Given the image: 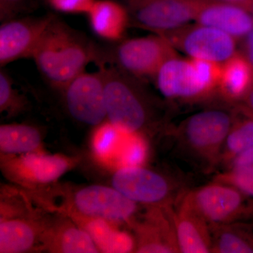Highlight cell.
<instances>
[{
    "label": "cell",
    "mask_w": 253,
    "mask_h": 253,
    "mask_svg": "<svg viewBox=\"0 0 253 253\" xmlns=\"http://www.w3.org/2000/svg\"><path fill=\"white\" fill-rule=\"evenodd\" d=\"M105 57L86 36L53 17L31 58L50 85L63 90L86 65L102 63Z\"/></svg>",
    "instance_id": "6da1fadb"
},
{
    "label": "cell",
    "mask_w": 253,
    "mask_h": 253,
    "mask_svg": "<svg viewBox=\"0 0 253 253\" xmlns=\"http://www.w3.org/2000/svg\"><path fill=\"white\" fill-rule=\"evenodd\" d=\"M107 121L126 133L146 135L158 126L156 106L134 76L120 68H101Z\"/></svg>",
    "instance_id": "7a4b0ae2"
},
{
    "label": "cell",
    "mask_w": 253,
    "mask_h": 253,
    "mask_svg": "<svg viewBox=\"0 0 253 253\" xmlns=\"http://www.w3.org/2000/svg\"><path fill=\"white\" fill-rule=\"evenodd\" d=\"M50 199L40 200L41 202L49 200H61L59 204L49 211L70 216L104 219L113 224L129 222L134 217L139 204L126 198L113 186L91 184L76 188L50 186Z\"/></svg>",
    "instance_id": "3957f363"
},
{
    "label": "cell",
    "mask_w": 253,
    "mask_h": 253,
    "mask_svg": "<svg viewBox=\"0 0 253 253\" xmlns=\"http://www.w3.org/2000/svg\"><path fill=\"white\" fill-rule=\"evenodd\" d=\"M235 116L236 111L223 109L195 113L178 126L176 143L183 152L206 169H212L220 164L223 147Z\"/></svg>",
    "instance_id": "277c9868"
},
{
    "label": "cell",
    "mask_w": 253,
    "mask_h": 253,
    "mask_svg": "<svg viewBox=\"0 0 253 253\" xmlns=\"http://www.w3.org/2000/svg\"><path fill=\"white\" fill-rule=\"evenodd\" d=\"M220 74L219 63L177 56L165 63L154 78L166 99L195 102L218 91Z\"/></svg>",
    "instance_id": "5b68a950"
},
{
    "label": "cell",
    "mask_w": 253,
    "mask_h": 253,
    "mask_svg": "<svg viewBox=\"0 0 253 253\" xmlns=\"http://www.w3.org/2000/svg\"><path fill=\"white\" fill-rule=\"evenodd\" d=\"M78 162L76 157L47 154L44 151L19 156H1V169L9 180L36 193L57 182Z\"/></svg>",
    "instance_id": "8992f818"
},
{
    "label": "cell",
    "mask_w": 253,
    "mask_h": 253,
    "mask_svg": "<svg viewBox=\"0 0 253 253\" xmlns=\"http://www.w3.org/2000/svg\"><path fill=\"white\" fill-rule=\"evenodd\" d=\"M111 186L146 207H173L185 192L172 178L144 166L117 168L111 177Z\"/></svg>",
    "instance_id": "52a82bcc"
},
{
    "label": "cell",
    "mask_w": 253,
    "mask_h": 253,
    "mask_svg": "<svg viewBox=\"0 0 253 253\" xmlns=\"http://www.w3.org/2000/svg\"><path fill=\"white\" fill-rule=\"evenodd\" d=\"M185 195L210 224L253 221V198L228 184L212 181Z\"/></svg>",
    "instance_id": "ba28073f"
},
{
    "label": "cell",
    "mask_w": 253,
    "mask_h": 253,
    "mask_svg": "<svg viewBox=\"0 0 253 253\" xmlns=\"http://www.w3.org/2000/svg\"><path fill=\"white\" fill-rule=\"evenodd\" d=\"M130 20L144 29L164 34L189 24L209 0H125Z\"/></svg>",
    "instance_id": "9c48e42d"
},
{
    "label": "cell",
    "mask_w": 253,
    "mask_h": 253,
    "mask_svg": "<svg viewBox=\"0 0 253 253\" xmlns=\"http://www.w3.org/2000/svg\"><path fill=\"white\" fill-rule=\"evenodd\" d=\"M177 56L175 48L162 35L141 37L123 42L113 59L118 67L135 78H155L168 60Z\"/></svg>",
    "instance_id": "30bf717a"
},
{
    "label": "cell",
    "mask_w": 253,
    "mask_h": 253,
    "mask_svg": "<svg viewBox=\"0 0 253 253\" xmlns=\"http://www.w3.org/2000/svg\"><path fill=\"white\" fill-rule=\"evenodd\" d=\"M160 35V34H159ZM191 59L224 63L236 51V40L224 32L196 23L161 34Z\"/></svg>",
    "instance_id": "8fae6325"
},
{
    "label": "cell",
    "mask_w": 253,
    "mask_h": 253,
    "mask_svg": "<svg viewBox=\"0 0 253 253\" xmlns=\"http://www.w3.org/2000/svg\"><path fill=\"white\" fill-rule=\"evenodd\" d=\"M62 91L68 112L78 122L96 126L107 120L104 79L101 70L82 73Z\"/></svg>",
    "instance_id": "7c38bea8"
},
{
    "label": "cell",
    "mask_w": 253,
    "mask_h": 253,
    "mask_svg": "<svg viewBox=\"0 0 253 253\" xmlns=\"http://www.w3.org/2000/svg\"><path fill=\"white\" fill-rule=\"evenodd\" d=\"M135 240L134 253H180L176 239L174 208L147 206L140 219L129 223Z\"/></svg>",
    "instance_id": "4fadbf2b"
},
{
    "label": "cell",
    "mask_w": 253,
    "mask_h": 253,
    "mask_svg": "<svg viewBox=\"0 0 253 253\" xmlns=\"http://www.w3.org/2000/svg\"><path fill=\"white\" fill-rule=\"evenodd\" d=\"M53 16L8 20L0 27L1 67L22 58L32 57Z\"/></svg>",
    "instance_id": "5bb4252c"
},
{
    "label": "cell",
    "mask_w": 253,
    "mask_h": 253,
    "mask_svg": "<svg viewBox=\"0 0 253 253\" xmlns=\"http://www.w3.org/2000/svg\"><path fill=\"white\" fill-rule=\"evenodd\" d=\"M41 252L97 253L91 236L69 216L53 212L46 214L42 239Z\"/></svg>",
    "instance_id": "9a60e30c"
},
{
    "label": "cell",
    "mask_w": 253,
    "mask_h": 253,
    "mask_svg": "<svg viewBox=\"0 0 253 253\" xmlns=\"http://www.w3.org/2000/svg\"><path fill=\"white\" fill-rule=\"evenodd\" d=\"M46 214L0 219V253L41 251Z\"/></svg>",
    "instance_id": "2e32d148"
},
{
    "label": "cell",
    "mask_w": 253,
    "mask_h": 253,
    "mask_svg": "<svg viewBox=\"0 0 253 253\" xmlns=\"http://www.w3.org/2000/svg\"><path fill=\"white\" fill-rule=\"evenodd\" d=\"M185 192L176 203V209H174L179 251L182 253H212L209 223L191 204Z\"/></svg>",
    "instance_id": "e0dca14e"
},
{
    "label": "cell",
    "mask_w": 253,
    "mask_h": 253,
    "mask_svg": "<svg viewBox=\"0 0 253 253\" xmlns=\"http://www.w3.org/2000/svg\"><path fill=\"white\" fill-rule=\"evenodd\" d=\"M195 21L224 32L236 40L246 38L253 31V13L214 0H209L204 5Z\"/></svg>",
    "instance_id": "ac0fdd59"
},
{
    "label": "cell",
    "mask_w": 253,
    "mask_h": 253,
    "mask_svg": "<svg viewBox=\"0 0 253 253\" xmlns=\"http://www.w3.org/2000/svg\"><path fill=\"white\" fill-rule=\"evenodd\" d=\"M253 90V66L242 53L236 52L221 64L218 92L226 101L241 103Z\"/></svg>",
    "instance_id": "d6986e66"
},
{
    "label": "cell",
    "mask_w": 253,
    "mask_h": 253,
    "mask_svg": "<svg viewBox=\"0 0 253 253\" xmlns=\"http://www.w3.org/2000/svg\"><path fill=\"white\" fill-rule=\"evenodd\" d=\"M70 217L89 234L99 253H126L135 251L134 236L121 230L118 224L104 219L79 216Z\"/></svg>",
    "instance_id": "ffe728a7"
},
{
    "label": "cell",
    "mask_w": 253,
    "mask_h": 253,
    "mask_svg": "<svg viewBox=\"0 0 253 253\" xmlns=\"http://www.w3.org/2000/svg\"><path fill=\"white\" fill-rule=\"evenodd\" d=\"M87 14L93 31L109 41L122 39L130 21L127 9L112 0L95 1Z\"/></svg>",
    "instance_id": "44dd1931"
},
{
    "label": "cell",
    "mask_w": 253,
    "mask_h": 253,
    "mask_svg": "<svg viewBox=\"0 0 253 253\" xmlns=\"http://www.w3.org/2000/svg\"><path fill=\"white\" fill-rule=\"evenodd\" d=\"M210 224L212 253H253V223Z\"/></svg>",
    "instance_id": "7402d4cb"
},
{
    "label": "cell",
    "mask_w": 253,
    "mask_h": 253,
    "mask_svg": "<svg viewBox=\"0 0 253 253\" xmlns=\"http://www.w3.org/2000/svg\"><path fill=\"white\" fill-rule=\"evenodd\" d=\"M44 151L42 135L36 126L17 123L0 126L1 156H19Z\"/></svg>",
    "instance_id": "603a6c76"
},
{
    "label": "cell",
    "mask_w": 253,
    "mask_h": 253,
    "mask_svg": "<svg viewBox=\"0 0 253 253\" xmlns=\"http://www.w3.org/2000/svg\"><path fill=\"white\" fill-rule=\"evenodd\" d=\"M253 146V117L238 107L234 123L223 147L220 164L227 168L233 160Z\"/></svg>",
    "instance_id": "cb8c5ba5"
},
{
    "label": "cell",
    "mask_w": 253,
    "mask_h": 253,
    "mask_svg": "<svg viewBox=\"0 0 253 253\" xmlns=\"http://www.w3.org/2000/svg\"><path fill=\"white\" fill-rule=\"evenodd\" d=\"M126 133L107 120L95 126L91 138V149L95 159L103 164L113 165Z\"/></svg>",
    "instance_id": "d4e9b609"
},
{
    "label": "cell",
    "mask_w": 253,
    "mask_h": 253,
    "mask_svg": "<svg viewBox=\"0 0 253 253\" xmlns=\"http://www.w3.org/2000/svg\"><path fill=\"white\" fill-rule=\"evenodd\" d=\"M149 154V144L144 134L126 133L113 165L116 169L144 166Z\"/></svg>",
    "instance_id": "484cf974"
},
{
    "label": "cell",
    "mask_w": 253,
    "mask_h": 253,
    "mask_svg": "<svg viewBox=\"0 0 253 253\" xmlns=\"http://www.w3.org/2000/svg\"><path fill=\"white\" fill-rule=\"evenodd\" d=\"M26 97L13 86L9 75L1 70L0 72V112L8 116H16L27 108Z\"/></svg>",
    "instance_id": "4316f807"
},
{
    "label": "cell",
    "mask_w": 253,
    "mask_h": 253,
    "mask_svg": "<svg viewBox=\"0 0 253 253\" xmlns=\"http://www.w3.org/2000/svg\"><path fill=\"white\" fill-rule=\"evenodd\" d=\"M213 181L224 183L253 198V165L238 166L219 173Z\"/></svg>",
    "instance_id": "83f0119b"
},
{
    "label": "cell",
    "mask_w": 253,
    "mask_h": 253,
    "mask_svg": "<svg viewBox=\"0 0 253 253\" xmlns=\"http://www.w3.org/2000/svg\"><path fill=\"white\" fill-rule=\"evenodd\" d=\"M54 9L68 14H88L95 0H48Z\"/></svg>",
    "instance_id": "f1b7e54d"
},
{
    "label": "cell",
    "mask_w": 253,
    "mask_h": 253,
    "mask_svg": "<svg viewBox=\"0 0 253 253\" xmlns=\"http://www.w3.org/2000/svg\"><path fill=\"white\" fill-rule=\"evenodd\" d=\"M248 165H253V146L236 157L235 159L233 160L232 162L226 169L238 167V166H248Z\"/></svg>",
    "instance_id": "f546056e"
},
{
    "label": "cell",
    "mask_w": 253,
    "mask_h": 253,
    "mask_svg": "<svg viewBox=\"0 0 253 253\" xmlns=\"http://www.w3.org/2000/svg\"><path fill=\"white\" fill-rule=\"evenodd\" d=\"M244 43V53L243 54L252 63L253 66V31L246 38Z\"/></svg>",
    "instance_id": "4dcf8cb0"
},
{
    "label": "cell",
    "mask_w": 253,
    "mask_h": 253,
    "mask_svg": "<svg viewBox=\"0 0 253 253\" xmlns=\"http://www.w3.org/2000/svg\"><path fill=\"white\" fill-rule=\"evenodd\" d=\"M239 104L240 109L253 117V90Z\"/></svg>",
    "instance_id": "1f68e13d"
},
{
    "label": "cell",
    "mask_w": 253,
    "mask_h": 253,
    "mask_svg": "<svg viewBox=\"0 0 253 253\" xmlns=\"http://www.w3.org/2000/svg\"><path fill=\"white\" fill-rule=\"evenodd\" d=\"M214 1L236 5L253 13V0H214Z\"/></svg>",
    "instance_id": "d6a6232c"
},
{
    "label": "cell",
    "mask_w": 253,
    "mask_h": 253,
    "mask_svg": "<svg viewBox=\"0 0 253 253\" xmlns=\"http://www.w3.org/2000/svg\"><path fill=\"white\" fill-rule=\"evenodd\" d=\"M21 1L22 0H1V18L8 16L9 8Z\"/></svg>",
    "instance_id": "836d02e7"
}]
</instances>
